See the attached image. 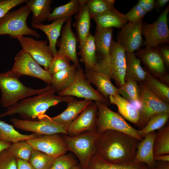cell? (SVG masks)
Masks as SVG:
<instances>
[{
	"mask_svg": "<svg viewBox=\"0 0 169 169\" xmlns=\"http://www.w3.org/2000/svg\"><path fill=\"white\" fill-rule=\"evenodd\" d=\"M139 141L125 133L112 130L100 134L96 140L95 154L110 163L133 162Z\"/></svg>",
	"mask_w": 169,
	"mask_h": 169,
	"instance_id": "6da1fadb",
	"label": "cell"
},
{
	"mask_svg": "<svg viewBox=\"0 0 169 169\" xmlns=\"http://www.w3.org/2000/svg\"><path fill=\"white\" fill-rule=\"evenodd\" d=\"M53 88L43 94L22 100L7 108L6 111L0 114V118L18 114L22 119L33 120L45 114L51 107L61 102L67 103L75 99L72 96L55 95Z\"/></svg>",
	"mask_w": 169,
	"mask_h": 169,
	"instance_id": "7a4b0ae2",
	"label": "cell"
},
{
	"mask_svg": "<svg viewBox=\"0 0 169 169\" xmlns=\"http://www.w3.org/2000/svg\"><path fill=\"white\" fill-rule=\"evenodd\" d=\"M20 77L11 70L0 73V89L2 93L0 102L3 108H8L27 97L43 94L53 88L48 84L39 89L28 87L20 81Z\"/></svg>",
	"mask_w": 169,
	"mask_h": 169,
	"instance_id": "3957f363",
	"label": "cell"
},
{
	"mask_svg": "<svg viewBox=\"0 0 169 169\" xmlns=\"http://www.w3.org/2000/svg\"><path fill=\"white\" fill-rule=\"evenodd\" d=\"M126 52L113 39L109 56L98 60L93 69L115 81L120 87L125 82Z\"/></svg>",
	"mask_w": 169,
	"mask_h": 169,
	"instance_id": "277c9868",
	"label": "cell"
},
{
	"mask_svg": "<svg viewBox=\"0 0 169 169\" xmlns=\"http://www.w3.org/2000/svg\"><path fill=\"white\" fill-rule=\"evenodd\" d=\"M31 12L26 4L10 11L0 21V35H8L11 38H17L20 36L29 35L39 38L40 34L27 25V19Z\"/></svg>",
	"mask_w": 169,
	"mask_h": 169,
	"instance_id": "5b68a950",
	"label": "cell"
},
{
	"mask_svg": "<svg viewBox=\"0 0 169 169\" xmlns=\"http://www.w3.org/2000/svg\"><path fill=\"white\" fill-rule=\"evenodd\" d=\"M97 107V133L101 134L108 130L121 132L128 134L139 142L143 139L136 129L127 123L120 114L110 109L106 104L95 101Z\"/></svg>",
	"mask_w": 169,
	"mask_h": 169,
	"instance_id": "8992f818",
	"label": "cell"
},
{
	"mask_svg": "<svg viewBox=\"0 0 169 169\" xmlns=\"http://www.w3.org/2000/svg\"><path fill=\"white\" fill-rule=\"evenodd\" d=\"M100 134L95 131L74 136H63L68 150L77 156L82 169H88L91 158L96 153L95 141Z\"/></svg>",
	"mask_w": 169,
	"mask_h": 169,
	"instance_id": "52a82bcc",
	"label": "cell"
},
{
	"mask_svg": "<svg viewBox=\"0 0 169 169\" xmlns=\"http://www.w3.org/2000/svg\"><path fill=\"white\" fill-rule=\"evenodd\" d=\"M138 85L141 100L139 119L137 126L141 130L153 116L162 113H169V105L155 96L144 81L140 82Z\"/></svg>",
	"mask_w": 169,
	"mask_h": 169,
	"instance_id": "ba28073f",
	"label": "cell"
},
{
	"mask_svg": "<svg viewBox=\"0 0 169 169\" xmlns=\"http://www.w3.org/2000/svg\"><path fill=\"white\" fill-rule=\"evenodd\" d=\"M38 121L24 120L16 118L10 119L17 128L31 131L40 135L62 133L68 135L69 125L63 124L52 121L50 117L44 114L38 118Z\"/></svg>",
	"mask_w": 169,
	"mask_h": 169,
	"instance_id": "9c48e42d",
	"label": "cell"
},
{
	"mask_svg": "<svg viewBox=\"0 0 169 169\" xmlns=\"http://www.w3.org/2000/svg\"><path fill=\"white\" fill-rule=\"evenodd\" d=\"M169 11L168 5L153 23L143 22L141 33L145 38V48L157 47L160 44L169 43Z\"/></svg>",
	"mask_w": 169,
	"mask_h": 169,
	"instance_id": "30bf717a",
	"label": "cell"
},
{
	"mask_svg": "<svg viewBox=\"0 0 169 169\" xmlns=\"http://www.w3.org/2000/svg\"><path fill=\"white\" fill-rule=\"evenodd\" d=\"M58 95L83 98L104 103L107 105L110 104L109 99L92 87L85 78L84 70L81 68L78 69L75 78L72 83Z\"/></svg>",
	"mask_w": 169,
	"mask_h": 169,
	"instance_id": "8fae6325",
	"label": "cell"
},
{
	"mask_svg": "<svg viewBox=\"0 0 169 169\" xmlns=\"http://www.w3.org/2000/svg\"><path fill=\"white\" fill-rule=\"evenodd\" d=\"M11 70L20 77L27 75L40 79L51 85L52 76L48 70L43 69L27 53L22 49L16 55Z\"/></svg>",
	"mask_w": 169,
	"mask_h": 169,
	"instance_id": "7c38bea8",
	"label": "cell"
},
{
	"mask_svg": "<svg viewBox=\"0 0 169 169\" xmlns=\"http://www.w3.org/2000/svg\"><path fill=\"white\" fill-rule=\"evenodd\" d=\"M22 50L29 54L39 65L48 70L53 56L46 40H37L30 37L20 36L17 38Z\"/></svg>",
	"mask_w": 169,
	"mask_h": 169,
	"instance_id": "4fadbf2b",
	"label": "cell"
},
{
	"mask_svg": "<svg viewBox=\"0 0 169 169\" xmlns=\"http://www.w3.org/2000/svg\"><path fill=\"white\" fill-rule=\"evenodd\" d=\"M26 141L33 149L55 158L68 151L63 136L59 134L40 135Z\"/></svg>",
	"mask_w": 169,
	"mask_h": 169,
	"instance_id": "5bb4252c",
	"label": "cell"
},
{
	"mask_svg": "<svg viewBox=\"0 0 169 169\" xmlns=\"http://www.w3.org/2000/svg\"><path fill=\"white\" fill-rule=\"evenodd\" d=\"M72 20L71 17H69L62 28L60 38L56 44L59 48L57 54L71 61L79 69L81 66L76 50L78 39L72 29Z\"/></svg>",
	"mask_w": 169,
	"mask_h": 169,
	"instance_id": "9a60e30c",
	"label": "cell"
},
{
	"mask_svg": "<svg viewBox=\"0 0 169 169\" xmlns=\"http://www.w3.org/2000/svg\"><path fill=\"white\" fill-rule=\"evenodd\" d=\"M98 107L92 101L70 124L68 135L74 136L88 132L96 131Z\"/></svg>",
	"mask_w": 169,
	"mask_h": 169,
	"instance_id": "2e32d148",
	"label": "cell"
},
{
	"mask_svg": "<svg viewBox=\"0 0 169 169\" xmlns=\"http://www.w3.org/2000/svg\"><path fill=\"white\" fill-rule=\"evenodd\" d=\"M143 21L128 22L123 26L118 33L116 41L126 52L134 53L142 44L141 29Z\"/></svg>",
	"mask_w": 169,
	"mask_h": 169,
	"instance_id": "e0dca14e",
	"label": "cell"
},
{
	"mask_svg": "<svg viewBox=\"0 0 169 169\" xmlns=\"http://www.w3.org/2000/svg\"><path fill=\"white\" fill-rule=\"evenodd\" d=\"M135 54L154 74L161 76L165 73V64L158 47L139 49Z\"/></svg>",
	"mask_w": 169,
	"mask_h": 169,
	"instance_id": "ac0fdd59",
	"label": "cell"
},
{
	"mask_svg": "<svg viewBox=\"0 0 169 169\" xmlns=\"http://www.w3.org/2000/svg\"><path fill=\"white\" fill-rule=\"evenodd\" d=\"M90 18L96 23V30L113 27L121 29L128 22L125 14L115 7L102 13L91 16Z\"/></svg>",
	"mask_w": 169,
	"mask_h": 169,
	"instance_id": "d6986e66",
	"label": "cell"
},
{
	"mask_svg": "<svg viewBox=\"0 0 169 169\" xmlns=\"http://www.w3.org/2000/svg\"><path fill=\"white\" fill-rule=\"evenodd\" d=\"M84 75L88 82L95 85L97 90L106 98L109 99L110 95L119 94L118 88L113 84L111 79L105 74L92 69L85 70Z\"/></svg>",
	"mask_w": 169,
	"mask_h": 169,
	"instance_id": "ffe728a7",
	"label": "cell"
},
{
	"mask_svg": "<svg viewBox=\"0 0 169 169\" xmlns=\"http://www.w3.org/2000/svg\"><path fill=\"white\" fill-rule=\"evenodd\" d=\"M86 1L82 0L79 10L76 14L75 21L73 24L76 31L79 49L82 46L90 33L91 18Z\"/></svg>",
	"mask_w": 169,
	"mask_h": 169,
	"instance_id": "44dd1931",
	"label": "cell"
},
{
	"mask_svg": "<svg viewBox=\"0 0 169 169\" xmlns=\"http://www.w3.org/2000/svg\"><path fill=\"white\" fill-rule=\"evenodd\" d=\"M156 133L153 131L149 133L139 142L133 162L144 163L148 168L155 165L156 161L154 158L153 146Z\"/></svg>",
	"mask_w": 169,
	"mask_h": 169,
	"instance_id": "7402d4cb",
	"label": "cell"
},
{
	"mask_svg": "<svg viewBox=\"0 0 169 169\" xmlns=\"http://www.w3.org/2000/svg\"><path fill=\"white\" fill-rule=\"evenodd\" d=\"M93 101L76 99L67 103V107L62 113L55 116L50 117V119L55 122L69 125Z\"/></svg>",
	"mask_w": 169,
	"mask_h": 169,
	"instance_id": "603a6c76",
	"label": "cell"
},
{
	"mask_svg": "<svg viewBox=\"0 0 169 169\" xmlns=\"http://www.w3.org/2000/svg\"><path fill=\"white\" fill-rule=\"evenodd\" d=\"M109 100L110 104L117 106L118 111L123 117L137 125L140 117L139 110L137 107L119 94L110 95Z\"/></svg>",
	"mask_w": 169,
	"mask_h": 169,
	"instance_id": "cb8c5ba5",
	"label": "cell"
},
{
	"mask_svg": "<svg viewBox=\"0 0 169 169\" xmlns=\"http://www.w3.org/2000/svg\"><path fill=\"white\" fill-rule=\"evenodd\" d=\"M69 18L56 20L49 24L42 23L32 25L34 28L42 30L46 35L49 42V46L53 57L57 54L58 51L56 48L57 40L61 34L63 24Z\"/></svg>",
	"mask_w": 169,
	"mask_h": 169,
	"instance_id": "d4e9b609",
	"label": "cell"
},
{
	"mask_svg": "<svg viewBox=\"0 0 169 169\" xmlns=\"http://www.w3.org/2000/svg\"><path fill=\"white\" fill-rule=\"evenodd\" d=\"M78 69L74 64L53 75L51 86L59 95L68 88L75 78Z\"/></svg>",
	"mask_w": 169,
	"mask_h": 169,
	"instance_id": "484cf974",
	"label": "cell"
},
{
	"mask_svg": "<svg viewBox=\"0 0 169 169\" xmlns=\"http://www.w3.org/2000/svg\"><path fill=\"white\" fill-rule=\"evenodd\" d=\"M52 0H29L26 3L33 13L31 25L43 23L50 13Z\"/></svg>",
	"mask_w": 169,
	"mask_h": 169,
	"instance_id": "4316f807",
	"label": "cell"
},
{
	"mask_svg": "<svg viewBox=\"0 0 169 169\" xmlns=\"http://www.w3.org/2000/svg\"><path fill=\"white\" fill-rule=\"evenodd\" d=\"M78 54L80 56V61L84 64L85 70L93 69L98 60L94 35L90 33Z\"/></svg>",
	"mask_w": 169,
	"mask_h": 169,
	"instance_id": "83f0119b",
	"label": "cell"
},
{
	"mask_svg": "<svg viewBox=\"0 0 169 169\" xmlns=\"http://www.w3.org/2000/svg\"><path fill=\"white\" fill-rule=\"evenodd\" d=\"M113 28L96 30L94 36L96 54L100 59L108 57L110 54L113 38Z\"/></svg>",
	"mask_w": 169,
	"mask_h": 169,
	"instance_id": "f1b7e54d",
	"label": "cell"
},
{
	"mask_svg": "<svg viewBox=\"0 0 169 169\" xmlns=\"http://www.w3.org/2000/svg\"><path fill=\"white\" fill-rule=\"evenodd\" d=\"M126 57L125 81L130 79L137 82L144 81L148 72L142 67L140 59L132 53L126 52Z\"/></svg>",
	"mask_w": 169,
	"mask_h": 169,
	"instance_id": "f546056e",
	"label": "cell"
},
{
	"mask_svg": "<svg viewBox=\"0 0 169 169\" xmlns=\"http://www.w3.org/2000/svg\"><path fill=\"white\" fill-rule=\"evenodd\" d=\"M145 164L132 162L124 164L109 162L96 154L91 158L88 169H148Z\"/></svg>",
	"mask_w": 169,
	"mask_h": 169,
	"instance_id": "4dcf8cb0",
	"label": "cell"
},
{
	"mask_svg": "<svg viewBox=\"0 0 169 169\" xmlns=\"http://www.w3.org/2000/svg\"><path fill=\"white\" fill-rule=\"evenodd\" d=\"M39 136L35 133L30 135L21 134L16 131L12 125L0 120V140L3 141L13 143L34 138Z\"/></svg>",
	"mask_w": 169,
	"mask_h": 169,
	"instance_id": "1f68e13d",
	"label": "cell"
},
{
	"mask_svg": "<svg viewBox=\"0 0 169 169\" xmlns=\"http://www.w3.org/2000/svg\"><path fill=\"white\" fill-rule=\"evenodd\" d=\"M82 0H71L68 3L54 8L49 14L47 20L54 21L69 18L78 12Z\"/></svg>",
	"mask_w": 169,
	"mask_h": 169,
	"instance_id": "d6a6232c",
	"label": "cell"
},
{
	"mask_svg": "<svg viewBox=\"0 0 169 169\" xmlns=\"http://www.w3.org/2000/svg\"><path fill=\"white\" fill-rule=\"evenodd\" d=\"M144 82L151 91L157 97L169 104V88L148 72Z\"/></svg>",
	"mask_w": 169,
	"mask_h": 169,
	"instance_id": "836d02e7",
	"label": "cell"
},
{
	"mask_svg": "<svg viewBox=\"0 0 169 169\" xmlns=\"http://www.w3.org/2000/svg\"><path fill=\"white\" fill-rule=\"evenodd\" d=\"M154 156L169 154V125L168 124L156 133L153 146Z\"/></svg>",
	"mask_w": 169,
	"mask_h": 169,
	"instance_id": "e575fe53",
	"label": "cell"
},
{
	"mask_svg": "<svg viewBox=\"0 0 169 169\" xmlns=\"http://www.w3.org/2000/svg\"><path fill=\"white\" fill-rule=\"evenodd\" d=\"M118 92L130 102L140 103L141 91L137 82L136 81L126 79L125 83L118 88Z\"/></svg>",
	"mask_w": 169,
	"mask_h": 169,
	"instance_id": "d590c367",
	"label": "cell"
},
{
	"mask_svg": "<svg viewBox=\"0 0 169 169\" xmlns=\"http://www.w3.org/2000/svg\"><path fill=\"white\" fill-rule=\"evenodd\" d=\"M169 118V113H162L153 116L149 119L144 127L138 130V134L143 139L149 133L164 127Z\"/></svg>",
	"mask_w": 169,
	"mask_h": 169,
	"instance_id": "8d00e7d4",
	"label": "cell"
},
{
	"mask_svg": "<svg viewBox=\"0 0 169 169\" xmlns=\"http://www.w3.org/2000/svg\"><path fill=\"white\" fill-rule=\"evenodd\" d=\"M55 158L42 151L33 149L28 162L35 169H49Z\"/></svg>",
	"mask_w": 169,
	"mask_h": 169,
	"instance_id": "74e56055",
	"label": "cell"
},
{
	"mask_svg": "<svg viewBox=\"0 0 169 169\" xmlns=\"http://www.w3.org/2000/svg\"><path fill=\"white\" fill-rule=\"evenodd\" d=\"M7 149L16 159L28 161L33 150L26 140L12 143Z\"/></svg>",
	"mask_w": 169,
	"mask_h": 169,
	"instance_id": "f35d334b",
	"label": "cell"
},
{
	"mask_svg": "<svg viewBox=\"0 0 169 169\" xmlns=\"http://www.w3.org/2000/svg\"><path fill=\"white\" fill-rule=\"evenodd\" d=\"M115 0H87L90 16L105 12L114 7Z\"/></svg>",
	"mask_w": 169,
	"mask_h": 169,
	"instance_id": "ab89813d",
	"label": "cell"
},
{
	"mask_svg": "<svg viewBox=\"0 0 169 169\" xmlns=\"http://www.w3.org/2000/svg\"><path fill=\"white\" fill-rule=\"evenodd\" d=\"M70 60L67 58L58 55L53 57L48 71L53 75L68 68L70 65Z\"/></svg>",
	"mask_w": 169,
	"mask_h": 169,
	"instance_id": "60d3db41",
	"label": "cell"
},
{
	"mask_svg": "<svg viewBox=\"0 0 169 169\" xmlns=\"http://www.w3.org/2000/svg\"><path fill=\"white\" fill-rule=\"evenodd\" d=\"M65 154L56 158L49 169H71L77 165L75 159L69 155Z\"/></svg>",
	"mask_w": 169,
	"mask_h": 169,
	"instance_id": "b9f144b4",
	"label": "cell"
},
{
	"mask_svg": "<svg viewBox=\"0 0 169 169\" xmlns=\"http://www.w3.org/2000/svg\"><path fill=\"white\" fill-rule=\"evenodd\" d=\"M0 169H17V159L7 149L0 152Z\"/></svg>",
	"mask_w": 169,
	"mask_h": 169,
	"instance_id": "7bdbcfd3",
	"label": "cell"
},
{
	"mask_svg": "<svg viewBox=\"0 0 169 169\" xmlns=\"http://www.w3.org/2000/svg\"><path fill=\"white\" fill-rule=\"evenodd\" d=\"M147 12L137 3L130 10L124 14L128 22L136 23L142 21V19Z\"/></svg>",
	"mask_w": 169,
	"mask_h": 169,
	"instance_id": "ee69618b",
	"label": "cell"
},
{
	"mask_svg": "<svg viewBox=\"0 0 169 169\" xmlns=\"http://www.w3.org/2000/svg\"><path fill=\"white\" fill-rule=\"evenodd\" d=\"M27 0H0V21L11 10Z\"/></svg>",
	"mask_w": 169,
	"mask_h": 169,
	"instance_id": "f6af8a7d",
	"label": "cell"
},
{
	"mask_svg": "<svg viewBox=\"0 0 169 169\" xmlns=\"http://www.w3.org/2000/svg\"><path fill=\"white\" fill-rule=\"evenodd\" d=\"M155 2L154 0H139L137 3L147 13L154 9Z\"/></svg>",
	"mask_w": 169,
	"mask_h": 169,
	"instance_id": "bcb514c9",
	"label": "cell"
},
{
	"mask_svg": "<svg viewBox=\"0 0 169 169\" xmlns=\"http://www.w3.org/2000/svg\"><path fill=\"white\" fill-rule=\"evenodd\" d=\"M161 54L165 64L167 66L169 65V48L168 46L158 47Z\"/></svg>",
	"mask_w": 169,
	"mask_h": 169,
	"instance_id": "7dc6e473",
	"label": "cell"
},
{
	"mask_svg": "<svg viewBox=\"0 0 169 169\" xmlns=\"http://www.w3.org/2000/svg\"><path fill=\"white\" fill-rule=\"evenodd\" d=\"M16 159L17 169H35L28 161L19 159Z\"/></svg>",
	"mask_w": 169,
	"mask_h": 169,
	"instance_id": "c3c4849f",
	"label": "cell"
},
{
	"mask_svg": "<svg viewBox=\"0 0 169 169\" xmlns=\"http://www.w3.org/2000/svg\"><path fill=\"white\" fill-rule=\"evenodd\" d=\"M148 169H169V161H156L155 165Z\"/></svg>",
	"mask_w": 169,
	"mask_h": 169,
	"instance_id": "681fc988",
	"label": "cell"
},
{
	"mask_svg": "<svg viewBox=\"0 0 169 169\" xmlns=\"http://www.w3.org/2000/svg\"><path fill=\"white\" fill-rule=\"evenodd\" d=\"M169 1V0H157L155 2V7L159 11L162 9Z\"/></svg>",
	"mask_w": 169,
	"mask_h": 169,
	"instance_id": "f907efd6",
	"label": "cell"
},
{
	"mask_svg": "<svg viewBox=\"0 0 169 169\" xmlns=\"http://www.w3.org/2000/svg\"><path fill=\"white\" fill-rule=\"evenodd\" d=\"M156 161H169V155L163 154L154 156Z\"/></svg>",
	"mask_w": 169,
	"mask_h": 169,
	"instance_id": "816d5d0a",
	"label": "cell"
},
{
	"mask_svg": "<svg viewBox=\"0 0 169 169\" xmlns=\"http://www.w3.org/2000/svg\"><path fill=\"white\" fill-rule=\"evenodd\" d=\"M11 144L10 143L5 142L0 140V152L8 149Z\"/></svg>",
	"mask_w": 169,
	"mask_h": 169,
	"instance_id": "f5cc1de1",
	"label": "cell"
},
{
	"mask_svg": "<svg viewBox=\"0 0 169 169\" xmlns=\"http://www.w3.org/2000/svg\"><path fill=\"white\" fill-rule=\"evenodd\" d=\"M71 169H82L80 165H76Z\"/></svg>",
	"mask_w": 169,
	"mask_h": 169,
	"instance_id": "db71d44e",
	"label": "cell"
}]
</instances>
